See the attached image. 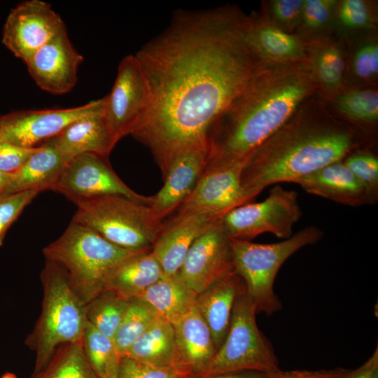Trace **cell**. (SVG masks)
Returning <instances> with one entry per match:
<instances>
[{
    "label": "cell",
    "instance_id": "obj_1",
    "mask_svg": "<svg viewBox=\"0 0 378 378\" xmlns=\"http://www.w3.org/2000/svg\"><path fill=\"white\" fill-rule=\"evenodd\" d=\"M249 24L235 5L177 10L134 55L149 104L130 135L150 150L162 178L177 154L208 142L211 127L261 62Z\"/></svg>",
    "mask_w": 378,
    "mask_h": 378
},
{
    "label": "cell",
    "instance_id": "obj_2",
    "mask_svg": "<svg viewBox=\"0 0 378 378\" xmlns=\"http://www.w3.org/2000/svg\"><path fill=\"white\" fill-rule=\"evenodd\" d=\"M317 91L307 62L261 61L211 127L204 172L246 162Z\"/></svg>",
    "mask_w": 378,
    "mask_h": 378
},
{
    "label": "cell",
    "instance_id": "obj_3",
    "mask_svg": "<svg viewBox=\"0 0 378 378\" xmlns=\"http://www.w3.org/2000/svg\"><path fill=\"white\" fill-rule=\"evenodd\" d=\"M371 137L343 120L316 94L249 157L241 183L251 200L266 187L298 179L331 163L343 160Z\"/></svg>",
    "mask_w": 378,
    "mask_h": 378
},
{
    "label": "cell",
    "instance_id": "obj_4",
    "mask_svg": "<svg viewBox=\"0 0 378 378\" xmlns=\"http://www.w3.org/2000/svg\"><path fill=\"white\" fill-rule=\"evenodd\" d=\"M145 251H148L120 248L73 220L59 238L42 250L45 259L64 270L71 287L85 305L105 289L120 265Z\"/></svg>",
    "mask_w": 378,
    "mask_h": 378
},
{
    "label": "cell",
    "instance_id": "obj_5",
    "mask_svg": "<svg viewBox=\"0 0 378 378\" xmlns=\"http://www.w3.org/2000/svg\"><path fill=\"white\" fill-rule=\"evenodd\" d=\"M41 281V314L24 341L35 353L32 374L47 365L59 346L81 340L87 325L85 305L71 287L59 265L46 259Z\"/></svg>",
    "mask_w": 378,
    "mask_h": 378
},
{
    "label": "cell",
    "instance_id": "obj_6",
    "mask_svg": "<svg viewBox=\"0 0 378 378\" xmlns=\"http://www.w3.org/2000/svg\"><path fill=\"white\" fill-rule=\"evenodd\" d=\"M75 204L71 220L131 251L151 250L164 223L151 206L124 196L98 197Z\"/></svg>",
    "mask_w": 378,
    "mask_h": 378
},
{
    "label": "cell",
    "instance_id": "obj_7",
    "mask_svg": "<svg viewBox=\"0 0 378 378\" xmlns=\"http://www.w3.org/2000/svg\"><path fill=\"white\" fill-rule=\"evenodd\" d=\"M323 236V232L318 227L311 225L274 244L232 239L235 272L243 279L257 313L269 316L281 309V302L274 290L279 270L293 253L302 247L316 244Z\"/></svg>",
    "mask_w": 378,
    "mask_h": 378
},
{
    "label": "cell",
    "instance_id": "obj_8",
    "mask_svg": "<svg viewBox=\"0 0 378 378\" xmlns=\"http://www.w3.org/2000/svg\"><path fill=\"white\" fill-rule=\"evenodd\" d=\"M256 314L245 289L236 300L226 337L203 375L253 371L269 376L280 370L271 342L258 327Z\"/></svg>",
    "mask_w": 378,
    "mask_h": 378
},
{
    "label": "cell",
    "instance_id": "obj_9",
    "mask_svg": "<svg viewBox=\"0 0 378 378\" xmlns=\"http://www.w3.org/2000/svg\"><path fill=\"white\" fill-rule=\"evenodd\" d=\"M298 197L295 191L276 185L263 201L248 202L226 213L223 227L233 239L251 241L265 232L288 239L302 216Z\"/></svg>",
    "mask_w": 378,
    "mask_h": 378
},
{
    "label": "cell",
    "instance_id": "obj_10",
    "mask_svg": "<svg viewBox=\"0 0 378 378\" xmlns=\"http://www.w3.org/2000/svg\"><path fill=\"white\" fill-rule=\"evenodd\" d=\"M76 204L106 195L124 196L151 205L153 197L140 195L128 187L112 169L108 158L85 153L67 162L51 189Z\"/></svg>",
    "mask_w": 378,
    "mask_h": 378
},
{
    "label": "cell",
    "instance_id": "obj_11",
    "mask_svg": "<svg viewBox=\"0 0 378 378\" xmlns=\"http://www.w3.org/2000/svg\"><path fill=\"white\" fill-rule=\"evenodd\" d=\"M106 97L82 106L57 109L24 110L0 116V142L37 147L58 135L74 121L105 111Z\"/></svg>",
    "mask_w": 378,
    "mask_h": 378
},
{
    "label": "cell",
    "instance_id": "obj_12",
    "mask_svg": "<svg viewBox=\"0 0 378 378\" xmlns=\"http://www.w3.org/2000/svg\"><path fill=\"white\" fill-rule=\"evenodd\" d=\"M222 218L195 241L176 273L197 294L235 272L232 239Z\"/></svg>",
    "mask_w": 378,
    "mask_h": 378
},
{
    "label": "cell",
    "instance_id": "obj_13",
    "mask_svg": "<svg viewBox=\"0 0 378 378\" xmlns=\"http://www.w3.org/2000/svg\"><path fill=\"white\" fill-rule=\"evenodd\" d=\"M65 28L50 4L40 0L27 1L18 5L8 15L3 28L2 43L16 57L26 62Z\"/></svg>",
    "mask_w": 378,
    "mask_h": 378
},
{
    "label": "cell",
    "instance_id": "obj_14",
    "mask_svg": "<svg viewBox=\"0 0 378 378\" xmlns=\"http://www.w3.org/2000/svg\"><path fill=\"white\" fill-rule=\"evenodd\" d=\"M105 97V116L119 141L132 133L149 104L146 80L134 55L122 59L111 92Z\"/></svg>",
    "mask_w": 378,
    "mask_h": 378
},
{
    "label": "cell",
    "instance_id": "obj_15",
    "mask_svg": "<svg viewBox=\"0 0 378 378\" xmlns=\"http://www.w3.org/2000/svg\"><path fill=\"white\" fill-rule=\"evenodd\" d=\"M83 57L71 43L66 28L35 52L24 62L31 77L44 91L62 94L77 82Z\"/></svg>",
    "mask_w": 378,
    "mask_h": 378
},
{
    "label": "cell",
    "instance_id": "obj_16",
    "mask_svg": "<svg viewBox=\"0 0 378 378\" xmlns=\"http://www.w3.org/2000/svg\"><path fill=\"white\" fill-rule=\"evenodd\" d=\"M244 162L203 173L190 196L179 206L178 214L208 212L225 215L253 200L244 190L241 176Z\"/></svg>",
    "mask_w": 378,
    "mask_h": 378
},
{
    "label": "cell",
    "instance_id": "obj_17",
    "mask_svg": "<svg viewBox=\"0 0 378 378\" xmlns=\"http://www.w3.org/2000/svg\"><path fill=\"white\" fill-rule=\"evenodd\" d=\"M224 215L208 212L177 214L164 226L151 251L164 276L176 274L195 241Z\"/></svg>",
    "mask_w": 378,
    "mask_h": 378
},
{
    "label": "cell",
    "instance_id": "obj_18",
    "mask_svg": "<svg viewBox=\"0 0 378 378\" xmlns=\"http://www.w3.org/2000/svg\"><path fill=\"white\" fill-rule=\"evenodd\" d=\"M209 143L190 147L176 155L164 177V185L150 205L162 218L177 209L192 192L207 164Z\"/></svg>",
    "mask_w": 378,
    "mask_h": 378
},
{
    "label": "cell",
    "instance_id": "obj_19",
    "mask_svg": "<svg viewBox=\"0 0 378 378\" xmlns=\"http://www.w3.org/2000/svg\"><path fill=\"white\" fill-rule=\"evenodd\" d=\"M118 141L108 124L104 111L74 121L46 142L70 161L85 153L108 158Z\"/></svg>",
    "mask_w": 378,
    "mask_h": 378
},
{
    "label": "cell",
    "instance_id": "obj_20",
    "mask_svg": "<svg viewBox=\"0 0 378 378\" xmlns=\"http://www.w3.org/2000/svg\"><path fill=\"white\" fill-rule=\"evenodd\" d=\"M307 63L317 84L316 94L326 101L344 89L347 43L333 34L307 42Z\"/></svg>",
    "mask_w": 378,
    "mask_h": 378
},
{
    "label": "cell",
    "instance_id": "obj_21",
    "mask_svg": "<svg viewBox=\"0 0 378 378\" xmlns=\"http://www.w3.org/2000/svg\"><path fill=\"white\" fill-rule=\"evenodd\" d=\"M295 183L310 194L342 204L360 206L376 203L343 160L326 165Z\"/></svg>",
    "mask_w": 378,
    "mask_h": 378
},
{
    "label": "cell",
    "instance_id": "obj_22",
    "mask_svg": "<svg viewBox=\"0 0 378 378\" xmlns=\"http://www.w3.org/2000/svg\"><path fill=\"white\" fill-rule=\"evenodd\" d=\"M180 367L188 376L203 375L217 349L196 306L173 323Z\"/></svg>",
    "mask_w": 378,
    "mask_h": 378
},
{
    "label": "cell",
    "instance_id": "obj_23",
    "mask_svg": "<svg viewBox=\"0 0 378 378\" xmlns=\"http://www.w3.org/2000/svg\"><path fill=\"white\" fill-rule=\"evenodd\" d=\"M246 289L235 272L197 294L196 307L208 326L217 350L227 333L237 298Z\"/></svg>",
    "mask_w": 378,
    "mask_h": 378
},
{
    "label": "cell",
    "instance_id": "obj_24",
    "mask_svg": "<svg viewBox=\"0 0 378 378\" xmlns=\"http://www.w3.org/2000/svg\"><path fill=\"white\" fill-rule=\"evenodd\" d=\"M249 16L248 41L262 61L307 62V42L299 36L279 29L261 10Z\"/></svg>",
    "mask_w": 378,
    "mask_h": 378
},
{
    "label": "cell",
    "instance_id": "obj_25",
    "mask_svg": "<svg viewBox=\"0 0 378 378\" xmlns=\"http://www.w3.org/2000/svg\"><path fill=\"white\" fill-rule=\"evenodd\" d=\"M69 160L45 142L13 175L0 197L27 190H51Z\"/></svg>",
    "mask_w": 378,
    "mask_h": 378
},
{
    "label": "cell",
    "instance_id": "obj_26",
    "mask_svg": "<svg viewBox=\"0 0 378 378\" xmlns=\"http://www.w3.org/2000/svg\"><path fill=\"white\" fill-rule=\"evenodd\" d=\"M324 102L337 116L364 134L374 136L378 124L377 88H344Z\"/></svg>",
    "mask_w": 378,
    "mask_h": 378
},
{
    "label": "cell",
    "instance_id": "obj_27",
    "mask_svg": "<svg viewBox=\"0 0 378 378\" xmlns=\"http://www.w3.org/2000/svg\"><path fill=\"white\" fill-rule=\"evenodd\" d=\"M164 276L151 250L136 254L123 262L111 274L104 290L129 300L139 297Z\"/></svg>",
    "mask_w": 378,
    "mask_h": 378
},
{
    "label": "cell",
    "instance_id": "obj_28",
    "mask_svg": "<svg viewBox=\"0 0 378 378\" xmlns=\"http://www.w3.org/2000/svg\"><path fill=\"white\" fill-rule=\"evenodd\" d=\"M125 356L156 367L182 370L173 324L161 317L137 338Z\"/></svg>",
    "mask_w": 378,
    "mask_h": 378
},
{
    "label": "cell",
    "instance_id": "obj_29",
    "mask_svg": "<svg viewBox=\"0 0 378 378\" xmlns=\"http://www.w3.org/2000/svg\"><path fill=\"white\" fill-rule=\"evenodd\" d=\"M195 293L177 274L164 276L139 297L162 318L174 323L196 306Z\"/></svg>",
    "mask_w": 378,
    "mask_h": 378
},
{
    "label": "cell",
    "instance_id": "obj_30",
    "mask_svg": "<svg viewBox=\"0 0 378 378\" xmlns=\"http://www.w3.org/2000/svg\"><path fill=\"white\" fill-rule=\"evenodd\" d=\"M345 39L347 57L344 88H377V32Z\"/></svg>",
    "mask_w": 378,
    "mask_h": 378
},
{
    "label": "cell",
    "instance_id": "obj_31",
    "mask_svg": "<svg viewBox=\"0 0 378 378\" xmlns=\"http://www.w3.org/2000/svg\"><path fill=\"white\" fill-rule=\"evenodd\" d=\"M377 1L339 0L334 33L344 38L377 32Z\"/></svg>",
    "mask_w": 378,
    "mask_h": 378
},
{
    "label": "cell",
    "instance_id": "obj_32",
    "mask_svg": "<svg viewBox=\"0 0 378 378\" xmlns=\"http://www.w3.org/2000/svg\"><path fill=\"white\" fill-rule=\"evenodd\" d=\"M29 378H99L88 363L81 340L59 346L47 365Z\"/></svg>",
    "mask_w": 378,
    "mask_h": 378
},
{
    "label": "cell",
    "instance_id": "obj_33",
    "mask_svg": "<svg viewBox=\"0 0 378 378\" xmlns=\"http://www.w3.org/2000/svg\"><path fill=\"white\" fill-rule=\"evenodd\" d=\"M82 346L85 356L99 378H117L120 360L112 339L87 321Z\"/></svg>",
    "mask_w": 378,
    "mask_h": 378
},
{
    "label": "cell",
    "instance_id": "obj_34",
    "mask_svg": "<svg viewBox=\"0 0 378 378\" xmlns=\"http://www.w3.org/2000/svg\"><path fill=\"white\" fill-rule=\"evenodd\" d=\"M129 305V300L104 290L85 304L87 321L100 332L113 340Z\"/></svg>",
    "mask_w": 378,
    "mask_h": 378
},
{
    "label": "cell",
    "instance_id": "obj_35",
    "mask_svg": "<svg viewBox=\"0 0 378 378\" xmlns=\"http://www.w3.org/2000/svg\"><path fill=\"white\" fill-rule=\"evenodd\" d=\"M159 317L158 313L139 298L129 300V305L113 337L116 350L125 356L137 338Z\"/></svg>",
    "mask_w": 378,
    "mask_h": 378
},
{
    "label": "cell",
    "instance_id": "obj_36",
    "mask_svg": "<svg viewBox=\"0 0 378 378\" xmlns=\"http://www.w3.org/2000/svg\"><path fill=\"white\" fill-rule=\"evenodd\" d=\"M339 0H304L300 24L295 34L305 42L334 33Z\"/></svg>",
    "mask_w": 378,
    "mask_h": 378
},
{
    "label": "cell",
    "instance_id": "obj_37",
    "mask_svg": "<svg viewBox=\"0 0 378 378\" xmlns=\"http://www.w3.org/2000/svg\"><path fill=\"white\" fill-rule=\"evenodd\" d=\"M343 162L377 202L378 200V158L371 150V146L356 150L348 155Z\"/></svg>",
    "mask_w": 378,
    "mask_h": 378
},
{
    "label": "cell",
    "instance_id": "obj_38",
    "mask_svg": "<svg viewBox=\"0 0 378 378\" xmlns=\"http://www.w3.org/2000/svg\"><path fill=\"white\" fill-rule=\"evenodd\" d=\"M304 0H270L262 3L261 10L279 29L295 34L301 22Z\"/></svg>",
    "mask_w": 378,
    "mask_h": 378
},
{
    "label": "cell",
    "instance_id": "obj_39",
    "mask_svg": "<svg viewBox=\"0 0 378 378\" xmlns=\"http://www.w3.org/2000/svg\"><path fill=\"white\" fill-rule=\"evenodd\" d=\"M189 377L183 370L160 368L128 356L120 358L117 378H184Z\"/></svg>",
    "mask_w": 378,
    "mask_h": 378
},
{
    "label": "cell",
    "instance_id": "obj_40",
    "mask_svg": "<svg viewBox=\"0 0 378 378\" xmlns=\"http://www.w3.org/2000/svg\"><path fill=\"white\" fill-rule=\"evenodd\" d=\"M39 192L27 190L0 197V247L10 225Z\"/></svg>",
    "mask_w": 378,
    "mask_h": 378
},
{
    "label": "cell",
    "instance_id": "obj_41",
    "mask_svg": "<svg viewBox=\"0 0 378 378\" xmlns=\"http://www.w3.org/2000/svg\"><path fill=\"white\" fill-rule=\"evenodd\" d=\"M38 146L23 148L0 142V170L10 174L16 173L38 150Z\"/></svg>",
    "mask_w": 378,
    "mask_h": 378
},
{
    "label": "cell",
    "instance_id": "obj_42",
    "mask_svg": "<svg viewBox=\"0 0 378 378\" xmlns=\"http://www.w3.org/2000/svg\"><path fill=\"white\" fill-rule=\"evenodd\" d=\"M349 370L336 368L328 370H279L275 374L268 376V378H342Z\"/></svg>",
    "mask_w": 378,
    "mask_h": 378
},
{
    "label": "cell",
    "instance_id": "obj_43",
    "mask_svg": "<svg viewBox=\"0 0 378 378\" xmlns=\"http://www.w3.org/2000/svg\"><path fill=\"white\" fill-rule=\"evenodd\" d=\"M342 378H378V347L359 368L349 370Z\"/></svg>",
    "mask_w": 378,
    "mask_h": 378
},
{
    "label": "cell",
    "instance_id": "obj_44",
    "mask_svg": "<svg viewBox=\"0 0 378 378\" xmlns=\"http://www.w3.org/2000/svg\"><path fill=\"white\" fill-rule=\"evenodd\" d=\"M184 378H268V375L258 372L244 371L212 375L190 376Z\"/></svg>",
    "mask_w": 378,
    "mask_h": 378
},
{
    "label": "cell",
    "instance_id": "obj_45",
    "mask_svg": "<svg viewBox=\"0 0 378 378\" xmlns=\"http://www.w3.org/2000/svg\"><path fill=\"white\" fill-rule=\"evenodd\" d=\"M13 175L0 170V195L11 180Z\"/></svg>",
    "mask_w": 378,
    "mask_h": 378
},
{
    "label": "cell",
    "instance_id": "obj_46",
    "mask_svg": "<svg viewBox=\"0 0 378 378\" xmlns=\"http://www.w3.org/2000/svg\"><path fill=\"white\" fill-rule=\"evenodd\" d=\"M1 378H17L15 374L12 373V372H7L6 373H4L1 377Z\"/></svg>",
    "mask_w": 378,
    "mask_h": 378
}]
</instances>
